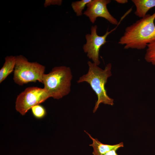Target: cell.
<instances>
[{"mask_svg": "<svg viewBox=\"0 0 155 155\" xmlns=\"http://www.w3.org/2000/svg\"><path fill=\"white\" fill-rule=\"evenodd\" d=\"M136 7L135 15L141 18L145 16L148 11L155 7V0H132Z\"/></svg>", "mask_w": 155, "mask_h": 155, "instance_id": "9c48e42d", "label": "cell"}, {"mask_svg": "<svg viewBox=\"0 0 155 155\" xmlns=\"http://www.w3.org/2000/svg\"><path fill=\"white\" fill-rule=\"evenodd\" d=\"M144 56L147 62L155 66V42L148 45Z\"/></svg>", "mask_w": 155, "mask_h": 155, "instance_id": "8fae6325", "label": "cell"}, {"mask_svg": "<svg viewBox=\"0 0 155 155\" xmlns=\"http://www.w3.org/2000/svg\"><path fill=\"white\" fill-rule=\"evenodd\" d=\"M115 1L118 3L122 4L126 3L128 2L127 0H116Z\"/></svg>", "mask_w": 155, "mask_h": 155, "instance_id": "2e32d148", "label": "cell"}, {"mask_svg": "<svg viewBox=\"0 0 155 155\" xmlns=\"http://www.w3.org/2000/svg\"><path fill=\"white\" fill-rule=\"evenodd\" d=\"M88 72L80 77L77 82L88 83L96 94L97 100L93 110V112L94 113L101 103L112 106L114 104L113 99L108 95L105 88L108 78L112 75V65L108 63L104 69H102L95 63L90 61L88 62Z\"/></svg>", "mask_w": 155, "mask_h": 155, "instance_id": "7a4b0ae2", "label": "cell"}, {"mask_svg": "<svg viewBox=\"0 0 155 155\" xmlns=\"http://www.w3.org/2000/svg\"><path fill=\"white\" fill-rule=\"evenodd\" d=\"M44 66L37 62H29L22 55L16 56L13 80L19 85L37 81L43 83Z\"/></svg>", "mask_w": 155, "mask_h": 155, "instance_id": "277c9868", "label": "cell"}, {"mask_svg": "<svg viewBox=\"0 0 155 155\" xmlns=\"http://www.w3.org/2000/svg\"><path fill=\"white\" fill-rule=\"evenodd\" d=\"M123 19L124 18L122 17L116 27L111 30L108 31V28L106 33L103 35L100 36L97 34V27L96 25L91 27L90 34L86 35V43L83 46V49L87 53V56L97 65L100 63L99 52L101 47L107 42L106 38L108 36L117 29Z\"/></svg>", "mask_w": 155, "mask_h": 155, "instance_id": "8992f818", "label": "cell"}, {"mask_svg": "<svg viewBox=\"0 0 155 155\" xmlns=\"http://www.w3.org/2000/svg\"><path fill=\"white\" fill-rule=\"evenodd\" d=\"M72 78L69 67L64 66L55 67L48 73L44 74V88L50 97L61 99L70 92Z\"/></svg>", "mask_w": 155, "mask_h": 155, "instance_id": "3957f363", "label": "cell"}, {"mask_svg": "<svg viewBox=\"0 0 155 155\" xmlns=\"http://www.w3.org/2000/svg\"><path fill=\"white\" fill-rule=\"evenodd\" d=\"M62 1L61 0H46L44 2V6L46 7L51 5H60Z\"/></svg>", "mask_w": 155, "mask_h": 155, "instance_id": "5bb4252c", "label": "cell"}, {"mask_svg": "<svg viewBox=\"0 0 155 155\" xmlns=\"http://www.w3.org/2000/svg\"><path fill=\"white\" fill-rule=\"evenodd\" d=\"M111 2L110 0H92L87 5V9L84 14L92 23L95 22L98 17H101L112 24L117 25L119 22L110 13L107 7V5Z\"/></svg>", "mask_w": 155, "mask_h": 155, "instance_id": "52a82bcc", "label": "cell"}, {"mask_svg": "<svg viewBox=\"0 0 155 155\" xmlns=\"http://www.w3.org/2000/svg\"><path fill=\"white\" fill-rule=\"evenodd\" d=\"M31 110L33 115L36 119H42L44 117L46 114L45 108L40 104L33 106L31 108Z\"/></svg>", "mask_w": 155, "mask_h": 155, "instance_id": "4fadbf2b", "label": "cell"}, {"mask_svg": "<svg viewBox=\"0 0 155 155\" xmlns=\"http://www.w3.org/2000/svg\"><path fill=\"white\" fill-rule=\"evenodd\" d=\"M116 150H113L106 152L103 155H118L116 152Z\"/></svg>", "mask_w": 155, "mask_h": 155, "instance_id": "9a60e30c", "label": "cell"}, {"mask_svg": "<svg viewBox=\"0 0 155 155\" xmlns=\"http://www.w3.org/2000/svg\"><path fill=\"white\" fill-rule=\"evenodd\" d=\"M92 140V143L89 145L93 148L92 154L94 155H103L104 154L113 150H117L119 148L123 147V142L113 145H111L102 144L97 139L93 138L88 133L84 131Z\"/></svg>", "mask_w": 155, "mask_h": 155, "instance_id": "ba28073f", "label": "cell"}, {"mask_svg": "<svg viewBox=\"0 0 155 155\" xmlns=\"http://www.w3.org/2000/svg\"><path fill=\"white\" fill-rule=\"evenodd\" d=\"M92 0H82L73 2L71 7L77 16H80L82 15V11L87 5Z\"/></svg>", "mask_w": 155, "mask_h": 155, "instance_id": "7c38bea8", "label": "cell"}, {"mask_svg": "<svg viewBox=\"0 0 155 155\" xmlns=\"http://www.w3.org/2000/svg\"><path fill=\"white\" fill-rule=\"evenodd\" d=\"M5 62L0 70V83H1L11 73L15 68L16 56H7L5 58Z\"/></svg>", "mask_w": 155, "mask_h": 155, "instance_id": "30bf717a", "label": "cell"}, {"mask_svg": "<svg viewBox=\"0 0 155 155\" xmlns=\"http://www.w3.org/2000/svg\"><path fill=\"white\" fill-rule=\"evenodd\" d=\"M49 98L44 88L28 87L18 96L15 108L18 112L24 115L32 106L44 102Z\"/></svg>", "mask_w": 155, "mask_h": 155, "instance_id": "5b68a950", "label": "cell"}, {"mask_svg": "<svg viewBox=\"0 0 155 155\" xmlns=\"http://www.w3.org/2000/svg\"><path fill=\"white\" fill-rule=\"evenodd\" d=\"M155 11L127 27L118 43L125 49H143L155 42Z\"/></svg>", "mask_w": 155, "mask_h": 155, "instance_id": "6da1fadb", "label": "cell"}]
</instances>
